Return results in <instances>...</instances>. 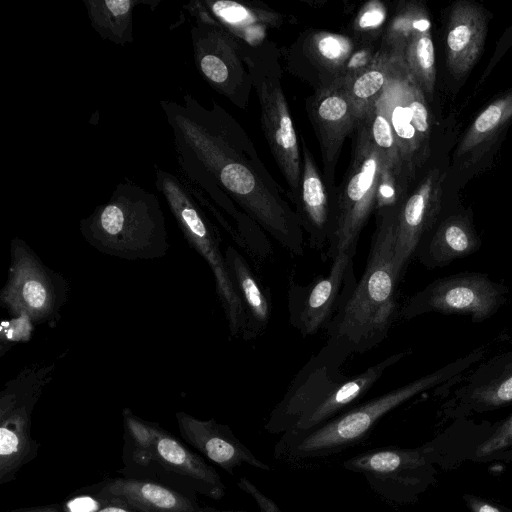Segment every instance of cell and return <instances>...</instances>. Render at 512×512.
<instances>
[{
  "label": "cell",
  "mask_w": 512,
  "mask_h": 512,
  "mask_svg": "<svg viewBox=\"0 0 512 512\" xmlns=\"http://www.w3.org/2000/svg\"><path fill=\"white\" fill-rule=\"evenodd\" d=\"M74 494L90 495L137 512H201L207 508L198 499L164 484L122 475L105 478Z\"/></svg>",
  "instance_id": "d6986e66"
},
{
  "label": "cell",
  "mask_w": 512,
  "mask_h": 512,
  "mask_svg": "<svg viewBox=\"0 0 512 512\" xmlns=\"http://www.w3.org/2000/svg\"><path fill=\"white\" fill-rule=\"evenodd\" d=\"M401 55L410 76L425 98L431 100L436 83V63L430 19L408 39Z\"/></svg>",
  "instance_id": "f1b7e54d"
},
{
  "label": "cell",
  "mask_w": 512,
  "mask_h": 512,
  "mask_svg": "<svg viewBox=\"0 0 512 512\" xmlns=\"http://www.w3.org/2000/svg\"><path fill=\"white\" fill-rule=\"evenodd\" d=\"M309 116L319 141L325 179L331 184L343 142L359 121L343 76L317 92L310 102Z\"/></svg>",
  "instance_id": "ac0fdd59"
},
{
  "label": "cell",
  "mask_w": 512,
  "mask_h": 512,
  "mask_svg": "<svg viewBox=\"0 0 512 512\" xmlns=\"http://www.w3.org/2000/svg\"><path fill=\"white\" fill-rule=\"evenodd\" d=\"M512 124V89L495 98L477 114L462 135L454 152V162L472 168L500 143Z\"/></svg>",
  "instance_id": "603a6c76"
},
{
  "label": "cell",
  "mask_w": 512,
  "mask_h": 512,
  "mask_svg": "<svg viewBox=\"0 0 512 512\" xmlns=\"http://www.w3.org/2000/svg\"><path fill=\"white\" fill-rule=\"evenodd\" d=\"M237 485L242 491L254 499L260 509V512H282L279 506L272 499L262 493L248 478H239Z\"/></svg>",
  "instance_id": "836d02e7"
},
{
  "label": "cell",
  "mask_w": 512,
  "mask_h": 512,
  "mask_svg": "<svg viewBox=\"0 0 512 512\" xmlns=\"http://www.w3.org/2000/svg\"><path fill=\"white\" fill-rule=\"evenodd\" d=\"M255 85L265 138L294 201L300 189L302 160L285 95L277 79L264 76Z\"/></svg>",
  "instance_id": "2e32d148"
},
{
  "label": "cell",
  "mask_w": 512,
  "mask_h": 512,
  "mask_svg": "<svg viewBox=\"0 0 512 512\" xmlns=\"http://www.w3.org/2000/svg\"><path fill=\"white\" fill-rule=\"evenodd\" d=\"M143 0H86L91 26L102 39L118 45L133 41L132 15L134 7Z\"/></svg>",
  "instance_id": "83f0119b"
},
{
  "label": "cell",
  "mask_w": 512,
  "mask_h": 512,
  "mask_svg": "<svg viewBox=\"0 0 512 512\" xmlns=\"http://www.w3.org/2000/svg\"><path fill=\"white\" fill-rule=\"evenodd\" d=\"M224 254L231 279L245 312V325L241 337L246 341L253 340L267 328L270 322L272 315L270 292L234 246H226Z\"/></svg>",
  "instance_id": "484cf974"
},
{
  "label": "cell",
  "mask_w": 512,
  "mask_h": 512,
  "mask_svg": "<svg viewBox=\"0 0 512 512\" xmlns=\"http://www.w3.org/2000/svg\"><path fill=\"white\" fill-rule=\"evenodd\" d=\"M80 232L99 252L125 260H154L170 248L157 196L132 182L117 184L107 202L80 220Z\"/></svg>",
  "instance_id": "8992f818"
},
{
  "label": "cell",
  "mask_w": 512,
  "mask_h": 512,
  "mask_svg": "<svg viewBox=\"0 0 512 512\" xmlns=\"http://www.w3.org/2000/svg\"><path fill=\"white\" fill-rule=\"evenodd\" d=\"M469 505L474 512H502L497 507L478 499H470Z\"/></svg>",
  "instance_id": "74e56055"
},
{
  "label": "cell",
  "mask_w": 512,
  "mask_h": 512,
  "mask_svg": "<svg viewBox=\"0 0 512 512\" xmlns=\"http://www.w3.org/2000/svg\"><path fill=\"white\" fill-rule=\"evenodd\" d=\"M428 454L427 448L379 447L346 459L342 465L362 475L382 499L403 504L424 487Z\"/></svg>",
  "instance_id": "9a60e30c"
},
{
  "label": "cell",
  "mask_w": 512,
  "mask_h": 512,
  "mask_svg": "<svg viewBox=\"0 0 512 512\" xmlns=\"http://www.w3.org/2000/svg\"><path fill=\"white\" fill-rule=\"evenodd\" d=\"M356 250L332 259L326 275L302 285L290 281L287 293L289 322L302 336L326 330L353 294L358 280L354 271Z\"/></svg>",
  "instance_id": "4fadbf2b"
},
{
  "label": "cell",
  "mask_w": 512,
  "mask_h": 512,
  "mask_svg": "<svg viewBox=\"0 0 512 512\" xmlns=\"http://www.w3.org/2000/svg\"><path fill=\"white\" fill-rule=\"evenodd\" d=\"M181 438L202 456L229 474L240 466L270 471L271 467L256 457L233 433L231 428L214 419L202 420L185 412H177Z\"/></svg>",
  "instance_id": "44dd1931"
},
{
  "label": "cell",
  "mask_w": 512,
  "mask_h": 512,
  "mask_svg": "<svg viewBox=\"0 0 512 512\" xmlns=\"http://www.w3.org/2000/svg\"><path fill=\"white\" fill-rule=\"evenodd\" d=\"M489 12L479 3L460 0L449 9L445 30V57L454 80L467 77L481 57L488 33Z\"/></svg>",
  "instance_id": "ffe728a7"
},
{
  "label": "cell",
  "mask_w": 512,
  "mask_h": 512,
  "mask_svg": "<svg viewBox=\"0 0 512 512\" xmlns=\"http://www.w3.org/2000/svg\"><path fill=\"white\" fill-rule=\"evenodd\" d=\"M157 190L164 196L189 245L205 260L215 281L230 334H242L245 312L231 279L219 233L181 177L155 165Z\"/></svg>",
  "instance_id": "52a82bcc"
},
{
  "label": "cell",
  "mask_w": 512,
  "mask_h": 512,
  "mask_svg": "<svg viewBox=\"0 0 512 512\" xmlns=\"http://www.w3.org/2000/svg\"><path fill=\"white\" fill-rule=\"evenodd\" d=\"M160 106L173 133L181 177L228 215L236 210L231 199L236 201L281 246L302 255L304 236L295 211L261 163L248 157L233 119L216 103L208 110L189 94L183 103L162 100Z\"/></svg>",
  "instance_id": "6da1fadb"
},
{
  "label": "cell",
  "mask_w": 512,
  "mask_h": 512,
  "mask_svg": "<svg viewBox=\"0 0 512 512\" xmlns=\"http://www.w3.org/2000/svg\"><path fill=\"white\" fill-rule=\"evenodd\" d=\"M391 54L383 51L376 55L370 66L350 76H343L358 120L382 94L389 76Z\"/></svg>",
  "instance_id": "f546056e"
},
{
  "label": "cell",
  "mask_w": 512,
  "mask_h": 512,
  "mask_svg": "<svg viewBox=\"0 0 512 512\" xmlns=\"http://www.w3.org/2000/svg\"><path fill=\"white\" fill-rule=\"evenodd\" d=\"M300 226L315 250L328 247L333 229V196L329 198L324 179L302 140V172L297 198L293 201Z\"/></svg>",
  "instance_id": "7402d4cb"
},
{
  "label": "cell",
  "mask_w": 512,
  "mask_h": 512,
  "mask_svg": "<svg viewBox=\"0 0 512 512\" xmlns=\"http://www.w3.org/2000/svg\"><path fill=\"white\" fill-rule=\"evenodd\" d=\"M506 289L487 275L464 272L438 278L414 294L399 310L411 319L426 313L460 314L482 322L505 302Z\"/></svg>",
  "instance_id": "5bb4252c"
},
{
  "label": "cell",
  "mask_w": 512,
  "mask_h": 512,
  "mask_svg": "<svg viewBox=\"0 0 512 512\" xmlns=\"http://www.w3.org/2000/svg\"><path fill=\"white\" fill-rule=\"evenodd\" d=\"M194 18L191 40L195 65L206 82L235 105L245 106L248 74L241 61L240 47L201 1L184 5Z\"/></svg>",
  "instance_id": "7c38bea8"
},
{
  "label": "cell",
  "mask_w": 512,
  "mask_h": 512,
  "mask_svg": "<svg viewBox=\"0 0 512 512\" xmlns=\"http://www.w3.org/2000/svg\"><path fill=\"white\" fill-rule=\"evenodd\" d=\"M92 512H137L131 509H127L118 504L110 503L105 501L98 509ZM201 512H236V510H219L213 507H208Z\"/></svg>",
  "instance_id": "8d00e7d4"
},
{
  "label": "cell",
  "mask_w": 512,
  "mask_h": 512,
  "mask_svg": "<svg viewBox=\"0 0 512 512\" xmlns=\"http://www.w3.org/2000/svg\"><path fill=\"white\" fill-rule=\"evenodd\" d=\"M213 18L232 36L257 44L269 24L276 23V15L259 8H250L230 0L203 1Z\"/></svg>",
  "instance_id": "4316f807"
},
{
  "label": "cell",
  "mask_w": 512,
  "mask_h": 512,
  "mask_svg": "<svg viewBox=\"0 0 512 512\" xmlns=\"http://www.w3.org/2000/svg\"><path fill=\"white\" fill-rule=\"evenodd\" d=\"M454 398L464 407L475 411L500 408L512 402V352L497 355L477 366Z\"/></svg>",
  "instance_id": "cb8c5ba5"
},
{
  "label": "cell",
  "mask_w": 512,
  "mask_h": 512,
  "mask_svg": "<svg viewBox=\"0 0 512 512\" xmlns=\"http://www.w3.org/2000/svg\"><path fill=\"white\" fill-rule=\"evenodd\" d=\"M399 210L376 212L365 270L343 309L326 329L328 342L350 354L364 353L388 335L398 312L395 265L396 221Z\"/></svg>",
  "instance_id": "3957f363"
},
{
  "label": "cell",
  "mask_w": 512,
  "mask_h": 512,
  "mask_svg": "<svg viewBox=\"0 0 512 512\" xmlns=\"http://www.w3.org/2000/svg\"><path fill=\"white\" fill-rule=\"evenodd\" d=\"M360 120L366 125L372 142L386 164L408 181L393 129L377 104L374 103Z\"/></svg>",
  "instance_id": "4dcf8cb0"
},
{
  "label": "cell",
  "mask_w": 512,
  "mask_h": 512,
  "mask_svg": "<svg viewBox=\"0 0 512 512\" xmlns=\"http://www.w3.org/2000/svg\"><path fill=\"white\" fill-rule=\"evenodd\" d=\"M351 354L326 342L297 373L282 399L270 412L264 430L270 434L310 431L338 416L360 400L384 372L406 356L392 354L348 377L341 367Z\"/></svg>",
  "instance_id": "7a4b0ae2"
},
{
  "label": "cell",
  "mask_w": 512,
  "mask_h": 512,
  "mask_svg": "<svg viewBox=\"0 0 512 512\" xmlns=\"http://www.w3.org/2000/svg\"><path fill=\"white\" fill-rule=\"evenodd\" d=\"M444 178L439 168L431 169L398 211L394 258L400 276L439 218Z\"/></svg>",
  "instance_id": "e0dca14e"
},
{
  "label": "cell",
  "mask_w": 512,
  "mask_h": 512,
  "mask_svg": "<svg viewBox=\"0 0 512 512\" xmlns=\"http://www.w3.org/2000/svg\"><path fill=\"white\" fill-rule=\"evenodd\" d=\"M480 246L481 240L471 216L458 213L443 219L422 240L416 254L423 265L434 269L471 255Z\"/></svg>",
  "instance_id": "d4e9b609"
},
{
  "label": "cell",
  "mask_w": 512,
  "mask_h": 512,
  "mask_svg": "<svg viewBox=\"0 0 512 512\" xmlns=\"http://www.w3.org/2000/svg\"><path fill=\"white\" fill-rule=\"evenodd\" d=\"M59 359L24 367L0 392V485L17 477L39 453L32 436V415Z\"/></svg>",
  "instance_id": "9c48e42d"
},
{
  "label": "cell",
  "mask_w": 512,
  "mask_h": 512,
  "mask_svg": "<svg viewBox=\"0 0 512 512\" xmlns=\"http://www.w3.org/2000/svg\"><path fill=\"white\" fill-rule=\"evenodd\" d=\"M390 54L388 80L375 103L393 129L409 180L430 154L431 118L426 98L410 76L402 55Z\"/></svg>",
  "instance_id": "8fae6325"
},
{
  "label": "cell",
  "mask_w": 512,
  "mask_h": 512,
  "mask_svg": "<svg viewBox=\"0 0 512 512\" xmlns=\"http://www.w3.org/2000/svg\"><path fill=\"white\" fill-rule=\"evenodd\" d=\"M480 347L404 386L355 405L310 431L283 434L274 447V458L290 464L334 456L363 441L387 413L416 395L447 383L480 361Z\"/></svg>",
  "instance_id": "277c9868"
},
{
  "label": "cell",
  "mask_w": 512,
  "mask_h": 512,
  "mask_svg": "<svg viewBox=\"0 0 512 512\" xmlns=\"http://www.w3.org/2000/svg\"><path fill=\"white\" fill-rule=\"evenodd\" d=\"M510 445H512V416L477 448L476 454L478 456L491 455Z\"/></svg>",
  "instance_id": "d6a6232c"
},
{
  "label": "cell",
  "mask_w": 512,
  "mask_h": 512,
  "mask_svg": "<svg viewBox=\"0 0 512 512\" xmlns=\"http://www.w3.org/2000/svg\"><path fill=\"white\" fill-rule=\"evenodd\" d=\"M356 129L349 169L333 195V229L324 257L331 260L344 251L356 250L361 231L374 212L386 164L362 120Z\"/></svg>",
  "instance_id": "ba28073f"
},
{
  "label": "cell",
  "mask_w": 512,
  "mask_h": 512,
  "mask_svg": "<svg viewBox=\"0 0 512 512\" xmlns=\"http://www.w3.org/2000/svg\"><path fill=\"white\" fill-rule=\"evenodd\" d=\"M122 476L155 481L187 496L213 500L224 497L226 486L219 473L159 423L123 410Z\"/></svg>",
  "instance_id": "5b68a950"
},
{
  "label": "cell",
  "mask_w": 512,
  "mask_h": 512,
  "mask_svg": "<svg viewBox=\"0 0 512 512\" xmlns=\"http://www.w3.org/2000/svg\"><path fill=\"white\" fill-rule=\"evenodd\" d=\"M65 277L47 267L34 250L19 238L10 246L7 280L0 303L16 322L33 325L55 322L67 301Z\"/></svg>",
  "instance_id": "30bf717a"
},
{
  "label": "cell",
  "mask_w": 512,
  "mask_h": 512,
  "mask_svg": "<svg viewBox=\"0 0 512 512\" xmlns=\"http://www.w3.org/2000/svg\"><path fill=\"white\" fill-rule=\"evenodd\" d=\"M385 19V12L379 5L365 8L359 17L358 26L361 29L375 28Z\"/></svg>",
  "instance_id": "e575fe53"
},
{
  "label": "cell",
  "mask_w": 512,
  "mask_h": 512,
  "mask_svg": "<svg viewBox=\"0 0 512 512\" xmlns=\"http://www.w3.org/2000/svg\"><path fill=\"white\" fill-rule=\"evenodd\" d=\"M236 512H247V511H243V510H236Z\"/></svg>",
  "instance_id": "f35d334b"
},
{
  "label": "cell",
  "mask_w": 512,
  "mask_h": 512,
  "mask_svg": "<svg viewBox=\"0 0 512 512\" xmlns=\"http://www.w3.org/2000/svg\"><path fill=\"white\" fill-rule=\"evenodd\" d=\"M313 47L318 60L329 68L344 67L352 50L349 39L330 33L317 35Z\"/></svg>",
  "instance_id": "1f68e13d"
},
{
  "label": "cell",
  "mask_w": 512,
  "mask_h": 512,
  "mask_svg": "<svg viewBox=\"0 0 512 512\" xmlns=\"http://www.w3.org/2000/svg\"><path fill=\"white\" fill-rule=\"evenodd\" d=\"M512 45V25L503 33L502 37L500 38L495 52L493 54V57L491 58L487 68L485 69L482 77L481 82L484 81V79L488 76V74L491 72L493 67L497 64V62L501 59L503 54L506 52V50Z\"/></svg>",
  "instance_id": "d590c367"
}]
</instances>
